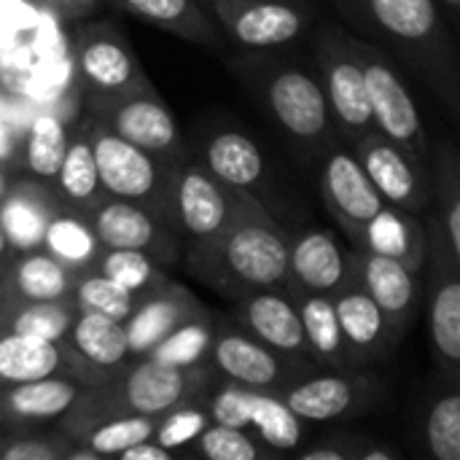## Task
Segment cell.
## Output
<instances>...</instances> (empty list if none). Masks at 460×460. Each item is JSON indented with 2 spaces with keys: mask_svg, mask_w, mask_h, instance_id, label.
I'll return each mask as SVG.
<instances>
[{
  "mask_svg": "<svg viewBox=\"0 0 460 460\" xmlns=\"http://www.w3.org/2000/svg\"><path fill=\"white\" fill-rule=\"evenodd\" d=\"M186 264L229 299L264 288L296 294L288 278V232L253 191L237 189L234 210L221 234L199 251H186Z\"/></svg>",
  "mask_w": 460,
  "mask_h": 460,
  "instance_id": "1",
  "label": "cell"
},
{
  "mask_svg": "<svg viewBox=\"0 0 460 460\" xmlns=\"http://www.w3.org/2000/svg\"><path fill=\"white\" fill-rule=\"evenodd\" d=\"M337 8L356 30L372 35L375 46L394 49L420 70L456 108V49L437 0H337Z\"/></svg>",
  "mask_w": 460,
  "mask_h": 460,
  "instance_id": "2",
  "label": "cell"
},
{
  "mask_svg": "<svg viewBox=\"0 0 460 460\" xmlns=\"http://www.w3.org/2000/svg\"><path fill=\"white\" fill-rule=\"evenodd\" d=\"M210 364L199 367H167L154 358H132L121 375L100 388V394L124 412L159 418L172 407L189 402H205L216 383Z\"/></svg>",
  "mask_w": 460,
  "mask_h": 460,
  "instance_id": "3",
  "label": "cell"
},
{
  "mask_svg": "<svg viewBox=\"0 0 460 460\" xmlns=\"http://www.w3.org/2000/svg\"><path fill=\"white\" fill-rule=\"evenodd\" d=\"M89 143H92L102 191L108 197H119V199L143 205L164 224L167 183H170L172 162L159 159V156L127 143L124 137H119L100 121H94L89 127Z\"/></svg>",
  "mask_w": 460,
  "mask_h": 460,
  "instance_id": "4",
  "label": "cell"
},
{
  "mask_svg": "<svg viewBox=\"0 0 460 460\" xmlns=\"http://www.w3.org/2000/svg\"><path fill=\"white\" fill-rule=\"evenodd\" d=\"M350 43L364 67L375 129L402 146L415 162L429 164V132L404 78L396 73L388 54L372 40L350 35Z\"/></svg>",
  "mask_w": 460,
  "mask_h": 460,
  "instance_id": "5",
  "label": "cell"
},
{
  "mask_svg": "<svg viewBox=\"0 0 460 460\" xmlns=\"http://www.w3.org/2000/svg\"><path fill=\"white\" fill-rule=\"evenodd\" d=\"M234 197L237 189L213 178L202 164H181L175 159L167 183L164 224L186 237L189 251H199L226 226L234 210Z\"/></svg>",
  "mask_w": 460,
  "mask_h": 460,
  "instance_id": "6",
  "label": "cell"
},
{
  "mask_svg": "<svg viewBox=\"0 0 460 460\" xmlns=\"http://www.w3.org/2000/svg\"><path fill=\"white\" fill-rule=\"evenodd\" d=\"M315 57L318 81L326 94L332 121L345 132L348 140L356 143L369 129H375V121L364 67L350 43V32H342L340 27H326L315 38Z\"/></svg>",
  "mask_w": 460,
  "mask_h": 460,
  "instance_id": "7",
  "label": "cell"
},
{
  "mask_svg": "<svg viewBox=\"0 0 460 460\" xmlns=\"http://www.w3.org/2000/svg\"><path fill=\"white\" fill-rule=\"evenodd\" d=\"M205 407L213 423L243 429L272 453H291L302 442V420L275 391H259L224 380L208 394Z\"/></svg>",
  "mask_w": 460,
  "mask_h": 460,
  "instance_id": "8",
  "label": "cell"
},
{
  "mask_svg": "<svg viewBox=\"0 0 460 460\" xmlns=\"http://www.w3.org/2000/svg\"><path fill=\"white\" fill-rule=\"evenodd\" d=\"M259 92L275 124L305 146H329L334 121L321 81L302 67L280 65L261 70Z\"/></svg>",
  "mask_w": 460,
  "mask_h": 460,
  "instance_id": "9",
  "label": "cell"
},
{
  "mask_svg": "<svg viewBox=\"0 0 460 460\" xmlns=\"http://www.w3.org/2000/svg\"><path fill=\"white\" fill-rule=\"evenodd\" d=\"M208 361L224 380L275 394H283L291 383L313 372L310 364L270 350L232 318L216 321Z\"/></svg>",
  "mask_w": 460,
  "mask_h": 460,
  "instance_id": "10",
  "label": "cell"
},
{
  "mask_svg": "<svg viewBox=\"0 0 460 460\" xmlns=\"http://www.w3.org/2000/svg\"><path fill=\"white\" fill-rule=\"evenodd\" d=\"M224 40L248 51H270L294 43L313 24L307 0H229L208 3Z\"/></svg>",
  "mask_w": 460,
  "mask_h": 460,
  "instance_id": "11",
  "label": "cell"
},
{
  "mask_svg": "<svg viewBox=\"0 0 460 460\" xmlns=\"http://www.w3.org/2000/svg\"><path fill=\"white\" fill-rule=\"evenodd\" d=\"M429 259L431 294H429V334L439 372L447 383H458L460 375V253L429 224Z\"/></svg>",
  "mask_w": 460,
  "mask_h": 460,
  "instance_id": "12",
  "label": "cell"
},
{
  "mask_svg": "<svg viewBox=\"0 0 460 460\" xmlns=\"http://www.w3.org/2000/svg\"><path fill=\"white\" fill-rule=\"evenodd\" d=\"M73 57L75 70L92 97V105L148 86V78L143 75L132 46L119 30L105 22L89 24L75 35Z\"/></svg>",
  "mask_w": 460,
  "mask_h": 460,
  "instance_id": "13",
  "label": "cell"
},
{
  "mask_svg": "<svg viewBox=\"0 0 460 460\" xmlns=\"http://www.w3.org/2000/svg\"><path fill=\"white\" fill-rule=\"evenodd\" d=\"M94 116L100 124H105L127 143L167 162L178 159L181 151L178 121L151 84L119 94L113 100L94 102Z\"/></svg>",
  "mask_w": 460,
  "mask_h": 460,
  "instance_id": "14",
  "label": "cell"
},
{
  "mask_svg": "<svg viewBox=\"0 0 460 460\" xmlns=\"http://www.w3.org/2000/svg\"><path fill=\"white\" fill-rule=\"evenodd\" d=\"M59 345L65 350L70 377L89 391H100L113 383L132 361L121 321L100 313L78 310L70 332Z\"/></svg>",
  "mask_w": 460,
  "mask_h": 460,
  "instance_id": "15",
  "label": "cell"
},
{
  "mask_svg": "<svg viewBox=\"0 0 460 460\" xmlns=\"http://www.w3.org/2000/svg\"><path fill=\"white\" fill-rule=\"evenodd\" d=\"M353 156L388 205L420 213L431 202V181L426 164L415 162L383 132L369 129L364 137H358L353 143Z\"/></svg>",
  "mask_w": 460,
  "mask_h": 460,
  "instance_id": "16",
  "label": "cell"
},
{
  "mask_svg": "<svg viewBox=\"0 0 460 460\" xmlns=\"http://www.w3.org/2000/svg\"><path fill=\"white\" fill-rule=\"evenodd\" d=\"M86 216H89L102 248L143 251L151 259H156L162 267L175 264L181 256L175 232L170 226H164L151 210H146L137 202L105 194Z\"/></svg>",
  "mask_w": 460,
  "mask_h": 460,
  "instance_id": "17",
  "label": "cell"
},
{
  "mask_svg": "<svg viewBox=\"0 0 460 460\" xmlns=\"http://www.w3.org/2000/svg\"><path fill=\"white\" fill-rule=\"evenodd\" d=\"M380 385L353 372H329V375H305L291 383L280 396L302 423H332L356 412H364L375 404Z\"/></svg>",
  "mask_w": 460,
  "mask_h": 460,
  "instance_id": "18",
  "label": "cell"
},
{
  "mask_svg": "<svg viewBox=\"0 0 460 460\" xmlns=\"http://www.w3.org/2000/svg\"><path fill=\"white\" fill-rule=\"evenodd\" d=\"M232 321H237L248 334H253L270 350L315 367L310 358V350H307V340H305V329H302V318H299L294 294L280 291V288H264V291L245 294V296L234 299Z\"/></svg>",
  "mask_w": 460,
  "mask_h": 460,
  "instance_id": "19",
  "label": "cell"
},
{
  "mask_svg": "<svg viewBox=\"0 0 460 460\" xmlns=\"http://www.w3.org/2000/svg\"><path fill=\"white\" fill-rule=\"evenodd\" d=\"M350 264L358 286L372 296V302L380 307L383 318L388 321V329L402 342L418 315V302L423 288L418 272L407 270L394 259L375 256L361 248L350 251Z\"/></svg>",
  "mask_w": 460,
  "mask_h": 460,
  "instance_id": "20",
  "label": "cell"
},
{
  "mask_svg": "<svg viewBox=\"0 0 460 460\" xmlns=\"http://www.w3.org/2000/svg\"><path fill=\"white\" fill-rule=\"evenodd\" d=\"M202 310L208 307L189 288H183L181 283H172L170 278L159 280L154 288L137 296L132 313L121 321L129 356L132 358L148 356L159 340H164L172 329L199 315Z\"/></svg>",
  "mask_w": 460,
  "mask_h": 460,
  "instance_id": "21",
  "label": "cell"
},
{
  "mask_svg": "<svg viewBox=\"0 0 460 460\" xmlns=\"http://www.w3.org/2000/svg\"><path fill=\"white\" fill-rule=\"evenodd\" d=\"M321 194L334 221L353 240L356 232L385 205L375 183L350 151H332L321 172Z\"/></svg>",
  "mask_w": 460,
  "mask_h": 460,
  "instance_id": "22",
  "label": "cell"
},
{
  "mask_svg": "<svg viewBox=\"0 0 460 460\" xmlns=\"http://www.w3.org/2000/svg\"><path fill=\"white\" fill-rule=\"evenodd\" d=\"M288 278L294 291L332 296L356 278L350 251L326 229H305L288 237Z\"/></svg>",
  "mask_w": 460,
  "mask_h": 460,
  "instance_id": "23",
  "label": "cell"
},
{
  "mask_svg": "<svg viewBox=\"0 0 460 460\" xmlns=\"http://www.w3.org/2000/svg\"><path fill=\"white\" fill-rule=\"evenodd\" d=\"M65 205L54 191L51 181L40 178H13L0 191V229L13 253L38 251L46 224Z\"/></svg>",
  "mask_w": 460,
  "mask_h": 460,
  "instance_id": "24",
  "label": "cell"
},
{
  "mask_svg": "<svg viewBox=\"0 0 460 460\" xmlns=\"http://www.w3.org/2000/svg\"><path fill=\"white\" fill-rule=\"evenodd\" d=\"M332 305H334V313H337L353 369H361L367 364L388 358L391 350L399 345V340L388 329V321L383 318L380 307L358 286L356 278L332 294Z\"/></svg>",
  "mask_w": 460,
  "mask_h": 460,
  "instance_id": "25",
  "label": "cell"
},
{
  "mask_svg": "<svg viewBox=\"0 0 460 460\" xmlns=\"http://www.w3.org/2000/svg\"><path fill=\"white\" fill-rule=\"evenodd\" d=\"M356 248L394 259L404 264L412 272L426 270L429 259V234H426V221H420L418 213L396 208V205H383L353 237Z\"/></svg>",
  "mask_w": 460,
  "mask_h": 460,
  "instance_id": "26",
  "label": "cell"
},
{
  "mask_svg": "<svg viewBox=\"0 0 460 460\" xmlns=\"http://www.w3.org/2000/svg\"><path fill=\"white\" fill-rule=\"evenodd\" d=\"M86 388L73 377H43L0 385V431L24 426H54Z\"/></svg>",
  "mask_w": 460,
  "mask_h": 460,
  "instance_id": "27",
  "label": "cell"
},
{
  "mask_svg": "<svg viewBox=\"0 0 460 460\" xmlns=\"http://www.w3.org/2000/svg\"><path fill=\"white\" fill-rule=\"evenodd\" d=\"M78 275L51 259L46 251L16 253L0 272V291L27 302H57L73 299Z\"/></svg>",
  "mask_w": 460,
  "mask_h": 460,
  "instance_id": "28",
  "label": "cell"
},
{
  "mask_svg": "<svg viewBox=\"0 0 460 460\" xmlns=\"http://www.w3.org/2000/svg\"><path fill=\"white\" fill-rule=\"evenodd\" d=\"M108 3L183 40L210 49L224 46V35L216 19L210 16L208 5H202L199 0H108Z\"/></svg>",
  "mask_w": 460,
  "mask_h": 460,
  "instance_id": "29",
  "label": "cell"
},
{
  "mask_svg": "<svg viewBox=\"0 0 460 460\" xmlns=\"http://www.w3.org/2000/svg\"><path fill=\"white\" fill-rule=\"evenodd\" d=\"M199 164L221 183H226L232 189H243V191L259 189L264 183V172H267L264 156H261L259 146L253 143V137L245 132H237V129L216 132L208 140Z\"/></svg>",
  "mask_w": 460,
  "mask_h": 460,
  "instance_id": "30",
  "label": "cell"
},
{
  "mask_svg": "<svg viewBox=\"0 0 460 460\" xmlns=\"http://www.w3.org/2000/svg\"><path fill=\"white\" fill-rule=\"evenodd\" d=\"M40 251H46L51 259L73 270L75 275L92 272L97 267V259L102 253V243L89 221V216L78 208L59 205V210L46 224Z\"/></svg>",
  "mask_w": 460,
  "mask_h": 460,
  "instance_id": "31",
  "label": "cell"
},
{
  "mask_svg": "<svg viewBox=\"0 0 460 460\" xmlns=\"http://www.w3.org/2000/svg\"><path fill=\"white\" fill-rule=\"evenodd\" d=\"M294 302H296V310L302 318V329H305V340H307L313 364H318L329 372H353V361L345 348V337H342L332 296L296 291Z\"/></svg>",
  "mask_w": 460,
  "mask_h": 460,
  "instance_id": "32",
  "label": "cell"
},
{
  "mask_svg": "<svg viewBox=\"0 0 460 460\" xmlns=\"http://www.w3.org/2000/svg\"><path fill=\"white\" fill-rule=\"evenodd\" d=\"M43 377H70L62 345L32 334H0V385Z\"/></svg>",
  "mask_w": 460,
  "mask_h": 460,
  "instance_id": "33",
  "label": "cell"
},
{
  "mask_svg": "<svg viewBox=\"0 0 460 460\" xmlns=\"http://www.w3.org/2000/svg\"><path fill=\"white\" fill-rule=\"evenodd\" d=\"M75 315L78 310L73 299L27 302L0 291V334H32L51 342H62Z\"/></svg>",
  "mask_w": 460,
  "mask_h": 460,
  "instance_id": "34",
  "label": "cell"
},
{
  "mask_svg": "<svg viewBox=\"0 0 460 460\" xmlns=\"http://www.w3.org/2000/svg\"><path fill=\"white\" fill-rule=\"evenodd\" d=\"M51 186L65 205L78 208L84 213H89L105 197V191L100 186L89 132H78V135L67 137V148H65V156H62L54 178H51Z\"/></svg>",
  "mask_w": 460,
  "mask_h": 460,
  "instance_id": "35",
  "label": "cell"
},
{
  "mask_svg": "<svg viewBox=\"0 0 460 460\" xmlns=\"http://www.w3.org/2000/svg\"><path fill=\"white\" fill-rule=\"evenodd\" d=\"M67 148V129L65 121L57 119L54 113H38L22 137V154L19 164L27 170V175L51 181L62 156Z\"/></svg>",
  "mask_w": 460,
  "mask_h": 460,
  "instance_id": "36",
  "label": "cell"
},
{
  "mask_svg": "<svg viewBox=\"0 0 460 460\" xmlns=\"http://www.w3.org/2000/svg\"><path fill=\"white\" fill-rule=\"evenodd\" d=\"M216 318L210 310H202L199 315L183 321L178 329H172L164 340L156 342V348L148 353V358L167 364V367H199L210 364V342H213ZM146 358V356H143Z\"/></svg>",
  "mask_w": 460,
  "mask_h": 460,
  "instance_id": "37",
  "label": "cell"
},
{
  "mask_svg": "<svg viewBox=\"0 0 460 460\" xmlns=\"http://www.w3.org/2000/svg\"><path fill=\"white\" fill-rule=\"evenodd\" d=\"M429 224L460 253V162L453 143H445L437 154V213Z\"/></svg>",
  "mask_w": 460,
  "mask_h": 460,
  "instance_id": "38",
  "label": "cell"
},
{
  "mask_svg": "<svg viewBox=\"0 0 460 460\" xmlns=\"http://www.w3.org/2000/svg\"><path fill=\"white\" fill-rule=\"evenodd\" d=\"M70 447L73 439L57 423L0 431V460H65Z\"/></svg>",
  "mask_w": 460,
  "mask_h": 460,
  "instance_id": "39",
  "label": "cell"
},
{
  "mask_svg": "<svg viewBox=\"0 0 460 460\" xmlns=\"http://www.w3.org/2000/svg\"><path fill=\"white\" fill-rule=\"evenodd\" d=\"M94 270L116 280L121 288H127L135 296L146 294L148 288H154L159 280L167 278L164 267L156 259H151L143 251H127V248H102Z\"/></svg>",
  "mask_w": 460,
  "mask_h": 460,
  "instance_id": "40",
  "label": "cell"
},
{
  "mask_svg": "<svg viewBox=\"0 0 460 460\" xmlns=\"http://www.w3.org/2000/svg\"><path fill=\"white\" fill-rule=\"evenodd\" d=\"M426 447L434 460H460V391L450 383V391L434 399L426 412Z\"/></svg>",
  "mask_w": 460,
  "mask_h": 460,
  "instance_id": "41",
  "label": "cell"
},
{
  "mask_svg": "<svg viewBox=\"0 0 460 460\" xmlns=\"http://www.w3.org/2000/svg\"><path fill=\"white\" fill-rule=\"evenodd\" d=\"M183 453H191V456L208 460H261L267 458L272 450L264 447L253 434H248L243 429L210 420V426Z\"/></svg>",
  "mask_w": 460,
  "mask_h": 460,
  "instance_id": "42",
  "label": "cell"
},
{
  "mask_svg": "<svg viewBox=\"0 0 460 460\" xmlns=\"http://www.w3.org/2000/svg\"><path fill=\"white\" fill-rule=\"evenodd\" d=\"M73 302H75V310L81 313H100V315L124 321L132 313L137 296L121 288L116 280L105 278L102 272L92 270V272L78 275L75 288H73Z\"/></svg>",
  "mask_w": 460,
  "mask_h": 460,
  "instance_id": "43",
  "label": "cell"
},
{
  "mask_svg": "<svg viewBox=\"0 0 460 460\" xmlns=\"http://www.w3.org/2000/svg\"><path fill=\"white\" fill-rule=\"evenodd\" d=\"M210 426V412L205 402H189L181 407H172L170 412L159 415L154 423L151 439L159 442L170 453H183L205 429Z\"/></svg>",
  "mask_w": 460,
  "mask_h": 460,
  "instance_id": "44",
  "label": "cell"
},
{
  "mask_svg": "<svg viewBox=\"0 0 460 460\" xmlns=\"http://www.w3.org/2000/svg\"><path fill=\"white\" fill-rule=\"evenodd\" d=\"M19 154H22V137L13 129V124L5 116H0V170L5 172L8 167H16Z\"/></svg>",
  "mask_w": 460,
  "mask_h": 460,
  "instance_id": "45",
  "label": "cell"
},
{
  "mask_svg": "<svg viewBox=\"0 0 460 460\" xmlns=\"http://www.w3.org/2000/svg\"><path fill=\"white\" fill-rule=\"evenodd\" d=\"M356 450H358L356 442L334 439V442H323V445H315V447L299 453V460H353Z\"/></svg>",
  "mask_w": 460,
  "mask_h": 460,
  "instance_id": "46",
  "label": "cell"
},
{
  "mask_svg": "<svg viewBox=\"0 0 460 460\" xmlns=\"http://www.w3.org/2000/svg\"><path fill=\"white\" fill-rule=\"evenodd\" d=\"M175 453L164 450L159 442L154 439H146V442H137L132 447H127L124 453H119V460H172Z\"/></svg>",
  "mask_w": 460,
  "mask_h": 460,
  "instance_id": "47",
  "label": "cell"
},
{
  "mask_svg": "<svg viewBox=\"0 0 460 460\" xmlns=\"http://www.w3.org/2000/svg\"><path fill=\"white\" fill-rule=\"evenodd\" d=\"M402 456L385 445H369V442H361L358 450H356V458L353 460H399Z\"/></svg>",
  "mask_w": 460,
  "mask_h": 460,
  "instance_id": "48",
  "label": "cell"
},
{
  "mask_svg": "<svg viewBox=\"0 0 460 460\" xmlns=\"http://www.w3.org/2000/svg\"><path fill=\"white\" fill-rule=\"evenodd\" d=\"M16 253L11 251V245H8V240H5V234H3V229H0V272L5 270V264L13 259Z\"/></svg>",
  "mask_w": 460,
  "mask_h": 460,
  "instance_id": "49",
  "label": "cell"
},
{
  "mask_svg": "<svg viewBox=\"0 0 460 460\" xmlns=\"http://www.w3.org/2000/svg\"><path fill=\"white\" fill-rule=\"evenodd\" d=\"M447 13H450V19H458V11H460V0H437Z\"/></svg>",
  "mask_w": 460,
  "mask_h": 460,
  "instance_id": "50",
  "label": "cell"
},
{
  "mask_svg": "<svg viewBox=\"0 0 460 460\" xmlns=\"http://www.w3.org/2000/svg\"><path fill=\"white\" fill-rule=\"evenodd\" d=\"M0 175H3V170H0ZM5 183H8V181H5V178H0V191L5 189Z\"/></svg>",
  "mask_w": 460,
  "mask_h": 460,
  "instance_id": "51",
  "label": "cell"
},
{
  "mask_svg": "<svg viewBox=\"0 0 460 460\" xmlns=\"http://www.w3.org/2000/svg\"><path fill=\"white\" fill-rule=\"evenodd\" d=\"M208 3H229V0H208Z\"/></svg>",
  "mask_w": 460,
  "mask_h": 460,
  "instance_id": "52",
  "label": "cell"
}]
</instances>
